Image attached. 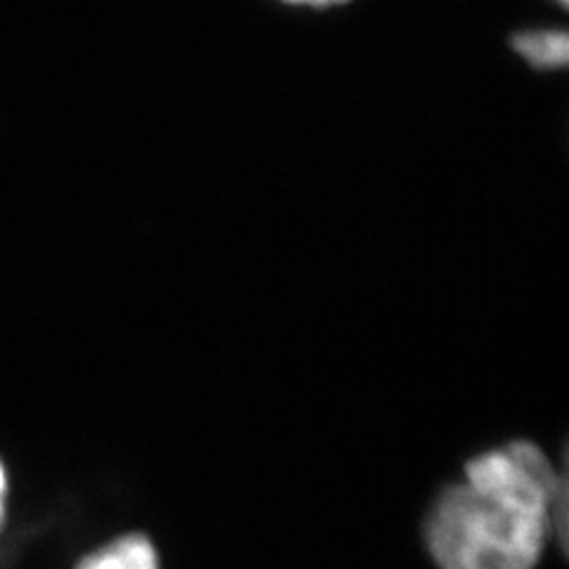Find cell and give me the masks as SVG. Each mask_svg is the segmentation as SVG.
I'll list each match as a JSON object with an SVG mask.
<instances>
[{
  "instance_id": "1",
  "label": "cell",
  "mask_w": 569,
  "mask_h": 569,
  "mask_svg": "<svg viewBox=\"0 0 569 569\" xmlns=\"http://www.w3.org/2000/svg\"><path fill=\"white\" fill-rule=\"evenodd\" d=\"M560 477L541 447L515 439L477 453L422 522L439 569H537L556 529Z\"/></svg>"
},
{
  "instance_id": "2",
  "label": "cell",
  "mask_w": 569,
  "mask_h": 569,
  "mask_svg": "<svg viewBox=\"0 0 569 569\" xmlns=\"http://www.w3.org/2000/svg\"><path fill=\"white\" fill-rule=\"evenodd\" d=\"M69 569H162L157 548L142 533H121L83 550Z\"/></svg>"
},
{
  "instance_id": "3",
  "label": "cell",
  "mask_w": 569,
  "mask_h": 569,
  "mask_svg": "<svg viewBox=\"0 0 569 569\" xmlns=\"http://www.w3.org/2000/svg\"><path fill=\"white\" fill-rule=\"evenodd\" d=\"M510 48L527 67L537 71H560L567 67L569 39L565 29L541 27L510 36Z\"/></svg>"
},
{
  "instance_id": "4",
  "label": "cell",
  "mask_w": 569,
  "mask_h": 569,
  "mask_svg": "<svg viewBox=\"0 0 569 569\" xmlns=\"http://www.w3.org/2000/svg\"><path fill=\"white\" fill-rule=\"evenodd\" d=\"M8 501H10V475L3 458H0V531H3L8 520Z\"/></svg>"
},
{
  "instance_id": "5",
  "label": "cell",
  "mask_w": 569,
  "mask_h": 569,
  "mask_svg": "<svg viewBox=\"0 0 569 569\" xmlns=\"http://www.w3.org/2000/svg\"><path fill=\"white\" fill-rule=\"evenodd\" d=\"M282 6H292V8H309V10H330V8H340L351 3V0H278Z\"/></svg>"
},
{
  "instance_id": "6",
  "label": "cell",
  "mask_w": 569,
  "mask_h": 569,
  "mask_svg": "<svg viewBox=\"0 0 569 569\" xmlns=\"http://www.w3.org/2000/svg\"><path fill=\"white\" fill-rule=\"evenodd\" d=\"M553 3H556V6H560V8H565V6H567V0H553Z\"/></svg>"
}]
</instances>
